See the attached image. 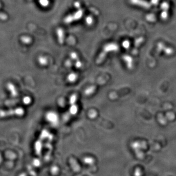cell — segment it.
<instances>
[{
  "instance_id": "6da1fadb",
  "label": "cell",
  "mask_w": 176,
  "mask_h": 176,
  "mask_svg": "<svg viewBox=\"0 0 176 176\" xmlns=\"http://www.w3.org/2000/svg\"><path fill=\"white\" fill-rule=\"evenodd\" d=\"M119 46L115 43H110L106 44L97 58L96 61L97 64L101 63L104 60L108 53L111 52H117V50H119Z\"/></svg>"
},
{
  "instance_id": "7a4b0ae2",
  "label": "cell",
  "mask_w": 176,
  "mask_h": 176,
  "mask_svg": "<svg viewBox=\"0 0 176 176\" xmlns=\"http://www.w3.org/2000/svg\"><path fill=\"white\" fill-rule=\"evenodd\" d=\"M83 13H84L83 10L81 8H79V10L77 11H76L73 14L67 16L64 19V22H65V23H69L73 21L78 20L80 19H81V17H82Z\"/></svg>"
},
{
  "instance_id": "3957f363",
  "label": "cell",
  "mask_w": 176,
  "mask_h": 176,
  "mask_svg": "<svg viewBox=\"0 0 176 176\" xmlns=\"http://www.w3.org/2000/svg\"><path fill=\"white\" fill-rule=\"evenodd\" d=\"M57 35L58 41L60 44H63L65 38L64 30L61 28H58L57 30Z\"/></svg>"
},
{
  "instance_id": "277c9868",
  "label": "cell",
  "mask_w": 176,
  "mask_h": 176,
  "mask_svg": "<svg viewBox=\"0 0 176 176\" xmlns=\"http://www.w3.org/2000/svg\"><path fill=\"white\" fill-rule=\"evenodd\" d=\"M39 3L41 6L47 7L50 5V1L48 0H39Z\"/></svg>"
},
{
  "instance_id": "5b68a950",
  "label": "cell",
  "mask_w": 176,
  "mask_h": 176,
  "mask_svg": "<svg viewBox=\"0 0 176 176\" xmlns=\"http://www.w3.org/2000/svg\"><path fill=\"white\" fill-rule=\"evenodd\" d=\"M77 78V75L75 73H71L69 75L68 79L70 82H73L76 80Z\"/></svg>"
},
{
  "instance_id": "8992f818",
  "label": "cell",
  "mask_w": 176,
  "mask_h": 176,
  "mask_svg": "<svg viewBox=\"0 0 176 176\" xmlns=\"http://www.w3.org/2000/svg\"><path fill=\"white\" fill-rule=\"evenodd\" d=\"M21 40H22V42L25 44H29L31 42V39L29 37H26V36L23 37Z\"/></svg>"
},
{
  "instance_id": "52a82bcc",
  "label": "cell",
  "mask_w": 176,
  "mask_h": 176,
  "mask_svg": "<svg viewBox=\"0 0 176 176\" xmlns=\"http://www.w3.org/2000/svg\"><path fill=\"white\" fill-rule=\"evenodd\" d=\"M93 22H94V20H93V18L92 16H88L86 18V22L88 25H89V26L92 25L93 23Z\"/></svg>"
},
{
  "instance_id": "ba28073f",
  "label": "cell",
  "mask_w": 176,
  "mask_h": 176,
  "mask_svg": "<svg viewBox=\"0 0 176 176\" xmlns=\"http://www.w3.org/2000/svg\"><path fill=\"white\" fill-rule=\"evenodd\" d=\"M39 62H40V63L41 65H46V64H47V62H48L47 58L45 57H40L39 58Z\"/></svg>"
},
{
  "instance_id": "9c48e42d",
  "label": "cell",
  "mask_w": 176,
  "mask_h": 176,
  "mask_svg": "<svg viewBox=\"0 0 176 176\" xmlns=\"http://www.w3.org/2000/svg\"><path fill=\"white\" fill-rule=\"evenodd\" d=\"M70 57L73 59H77V53H75V52H72L70 55Z\"/></svg>"
},
{
  "instance_id": "30bf717a",
  "label": "cell",
  "mask_w": 176,
  "mask_h": 176,
  "mask_svg": "<svg viewBox=\"0 0 176 176\" xmlns=\"http://www.w3.org/2000/svg\"><path fill=\"white\" fill-rule=\"evenodd\" d=\"M129 42L127 41H125L123 43V46L124 47V48H127L129 46Z\"/></svg>"
},
{
  "instance_id": "8fae6325",
  "label": "cell",
  "mask_w": 176,
  "mask_h": 176,
  "mask_svg": "<svg viewBox=\"0 0 176 176\" xmlns=\"http://www.w3.org/2000/svg\"><path fill=\"white\" fill-rule=\"evenodd\" d=\"M74 5H75V8H80V4L79 2H75Z\"/></svg>"
},
{
  "instance_id": "7c38bea8",
  "label": "cell",
  "mask_w": 176,
  "mask_h": 176,
  "mask_svg": "<svg viewBox=\"0 0 176 176\" xmlns=\"http://www.w3.org/2000/svg\"><path fill=\"white\" fill-rule=\"evenodd\" d=\"M75 65L77 66V68H80V67H81V62H80L79 61H77L76 63V64H75Z\"/></svg>"
}]
</instances>
